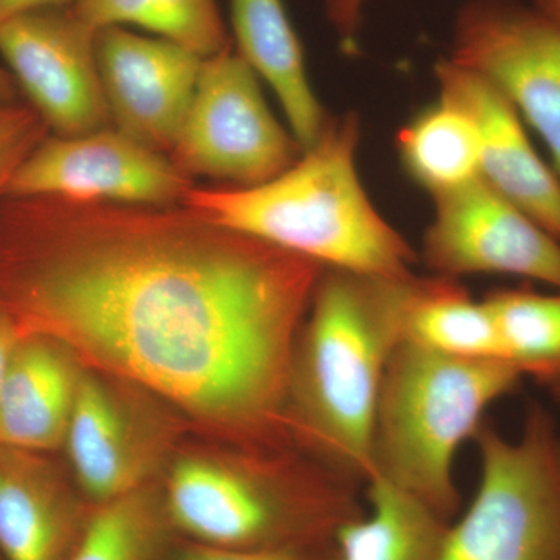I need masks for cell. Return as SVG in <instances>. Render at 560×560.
<instances>
[{"label": "cell", "instance_id": "obj_1", "mask_svg": "<svg viewBox=\"0 0 560 560\" xmlns=\"http://www.w3.org/2000/svg\"><path fill=\"white\" fill-rule=\"evenodd\" d=\"M10 200L0 301L22 334L243 447L289 444L291 353L324 268L184 206Z\"/></svg>", "mask_w": 560, "mask_h": 560}, {"label": "cell", "instance_id": "obj_2", "mask_svg": "<svg viewBox=\"0 0 560 560\" xmlns=\"http://www.w3.org/2000/svg\"><path fill=\"white\" fill-rule=\"evenodd\" d=\"M416 282L324 268L291 353L290 440L361 486L374 474L375 411Z\"/></svg>", "mask_w": 560, "mask_h": 560}, {"label": "cell", "instance_id": "obj_3", "mask_svg": "<svg viewBox=\"0 0 560 560\" xmlns=\"http://www.w3.org/2000/svg\"><path fill=\"white\" fill-rule=\"evenodd\" d=\"M355 113L327 120L285 172L253 187H197L183 206L320 268L408 279L418 253L378 212L357 172Z\"/></svg>", "mask_w": 560, "mask_h": 560}, {"label": "cell", "instance_id": "obj_4", "mask_svg": "<svg viewBox=\"0 0 560 560\" xmlns=\"http://www.w3.org/2000/svg\"><path fill=\"white\" fill-rule=\"evenodd\" d=\"M282 448L173 463L162 497L175 533L202 547L264 550L334 540L364 514L359 482Z\"/></svg>", "mask_w": 560, "mask_h": 560}, {"label": "cell", "instance_id": "obj_5", "mask_svg": "<svg viewBox=\"0 0 560 560\" xmlns=\"http://www.w3.org/2000/svg\"><path fill=\"white\" fill-rule=\"evenodd\" d=\"M522 377L506 360L459 359L401 341L375 411L372 478L451 521L459 510L456 453L475 440L490 405L517 388Z\"/></svg>", "mask_w": 560, "mask_h": 560}, {"label": "cell", "instance_id": "obj_6", "mask_svg": "<svg viewBox=\"0 0 560 560\" xmlns=\"http://www.w3.org/2000/svg\"><path fill=\"white\" fill-rule=\"evenodd\" d=\"M477 495L448 525L441 560H560V464L555 420L540 405L521 436L478 431Z\"/></svg>", "mask_w": 560, "mask_h": 560}, {"label": "cell", "instance_id": "obj_7", "mask_svg": "<svg viewBox=\"0 0 560 560\" xmlns=\"http://www.w3.org/2000/svg\"><path fill=\"white\" fill-rule=\"evenodd\" d=\"M259 80L232 44L205 58L168 154L184 175L253 187L276 178L301 156L300 142L271 113Z\"/></svg>", "mask_w": 560, "mask_h": 560}, {"label": "cell", "instance_id": "obj_8", "mask_svg": "<svg viewBox=\"0 0 560 560\" xmlns=\"http://www.w3.org/2000/svg\"><path fill=\"white\" fill-rule=\"evenodd\" d=\"M448 58L504 95L560 176V22L521 0H469L456 14Z\"/></svg>", "mask_w": 560, "mask_h": 560}, {"label": "cell", "instance_id": "obj_9", "mask_svg": "<svg viewBox=\"0 0 560 560\" xmlns=\"http://www.w3.org/2000/svg\"><path fill=\"white\" fill-rule=\"evenodd\" d=\"M191 187L194 179L171 158L108 127L44 139L11 176L3 197L176 208Z\"/></svg>", "mask_w": 560, "mask_h": 560}, {"label": "cell", "instance_id": "obj_10", "mask_svg": "<svg viewBox=\"0 0 560 560\" xmlns=\"http://www.w3.org/2000/svg\"><path fill=\"white\" fill-rule=\"evenodd\" d=\"M431 197L420 256L433 276H517L560 290V241L481 176Z\"/></svg>", "mask_w": 560, "mask_h": 560}, {"label": "cell", "instance_id": "obj_11", "mask_svg": "<svg viewBox=\"0 0 560 560\" xmlns=\"http://www.w3.org/2000/svg\"><path fill=\"white\" fill-rule=\"evenodd\" d=\"M139 389L92 368L81 372L62 447L91 504L151 485L167 456V427Z\"/></svg>", "mask_w": 560, "mask_h": 560}, {"label": "cell", "instance_id": "obj_12", "mask_svg": "<svg viewBox=\"0 0 560 560\" xmlns=\"http://www.w3.org/2000/svg\"><path fill=\"white\" fill-rule=\"evenodd\" d=\"M95 43L97 32L69 7L33 11L0 28L10 75L55 136L110 127Z\"/></svg>", "mask_w": 560, "mask_h": 560}, {"label": "cell", "instance_id": "obj_13", "mask_svg": "<svg viewBox=\"0 0 560 560\" xmlns=\"http://www.w3.org/2000/svg\"><path fill=\"white\" fill-rule=\"evenodd\" d=\"M95 50L110 127L168 156L205 58L172 40L127 27L98 31Z\"/></svg>", "mask_w": 560, "mask_h": 560}, {"label": "cell", "instance_id": "obj_14", "mask_svg": "<svg viewBox=\"0 0 560 560\" xmlns=\"http://www.w3.org/2000/svg\"><path fill=\"white\" fill-rule=\"evenodd\" d=\"M440 101L470 117L480 136V176L560 241V176L539 156L523 119L488 80L451 58L434 68Z\"/></svg>", "mask_w": 560, "mask_h": 560}, {"label": "cell", "instance_id": "obj_15", "mask_svg": "<svg viewBox=\"0 0 560 560\" xmlns=\"http://www.w3.org/2000/svg\"><path fill=\"white\" fill-rule=\"evenodd\" d=\"M92 506L40 453L0 444V555L69 560Z\"/></svg>", "mask_w": 560, "mask_h": 560}, {"label": "cell", "instance_id": "obj_16", "mask_svg": "<svg viewBox=\"0 0 560 560\" xmlns=\"http://www.w3.org/2000/svg\"><path fill=\"white\" fill-rule=\"evenodd\" d=\"M83 370L65 342L22 334L0 388V444L36 453L62 447Z\"/></svg>", "mask_w": 560, "mask_h": 560}, {"label": "cell", "instance_id": "obj_17", "mask_svg": "<svg viewBox=\"0 0 560 560\" xmlns=\"http://www.w3.org/2000/svg\"><path fill=\"white\" fill-rule=\"evenodd\" d=\"M234 50L275 91L289 130L308 149L329 117L313 91L304 47L283 0H231Z\"/></svg>", "mask_w": 560, "mask_h": 560}, {"label": "cell", "instance_id": "obj_18", "mask_svg": "<svg viewBox=\"0 0 560 560\" xmlns=\"http://www.w3.org/2000/svg\"><path fill=\"white\" fill-rule=\"evenodd\" d=\"M366 495L370 511L335 534L340 560H441L451 521L382 478Z\"/></svg>", "mask_w": 560, "mask_h": 560}, {"label": "cell", "instance_id": "obj_19", "mask_svg": "<svg viewBox=\"0 0 560 560\" xmlns=\"http://www.w3.org/2000/svg\"><path fill=\"white\" fill-rule=\"evenodd\" d=\"M405 340L459 359L504 360L485 300L475 301L458 280L438 276L418 278L405 319Z\"/></svg>", "mask_w": 560, "mask_h": 560}, {"label": "cell", "instance_id": "obj_20", "mask_svg": "<svg viewBox=\"0 0 560 560\" xmlns=\"http://www.w3.org/2000/svg\"><path fill=\"white\" fill-rule=\"evenodd\" d=\"M401 165L430 195L480 176V136L463 110L440 101L423 109L397 136Z\"/></svg>", "mask_w": 560, "mask_h": 560}, {"label": "cell", "instance_id": "obj_21", "mask_svg": "<svg viewBox=\"0 0 560 560\" xmlns=\"http://www.w3.org/2000/svg\"><path fill=\"white\" fill-rule=\"evenodd\" d=\"M173 529L156 482L94 504L69 560H175Z\"/></svg>", "mask_w": 560, "mask_h": 560}, {"label": "cell", "instance_id": "obj_22", "mask_svg": "<svg viewBox=\"0 0 560 560\" xmlns=\"http://www.w3.org/2000/svg\"><path fill=\"white\" fill-rule=\"evenodd\" d=\"M69 9L95 32L132 25L201 58L232 44L217 0H73Z\"/></svg>", "mask_w": 560, "mask_h": 560}, {"label": "cell", "instance_id": "obj_23", "mask_svg": "<svg viewBox=\"0 0 560 560\" xmlns=\"http://www.w3.org/2000/svg\"><path fill=\"white\" fill-rule=\"evenodd\" d=\"M504 360L522 375L550 385L560 383V293L529 289L497 290L485 298Z\"/></svg>", "mask_w": 560, "mask_h": 560}, {"label": "cell", "instance_id": "obj_24", "mask_svg": "<svg viewBox=\"0 0 560 560\" xmlns=\"http://www.w3.org/2000/svg\"><path fill=\"white\" fill-rule=\"evenodd\" d=\"M47 131L35 109L16 103L0 105V197L22 162L47 138Z\"/></svg>", "mask_w": 560, "mask_h": 560}, {"label": "cell", "instance_id": "obj_25", "mask_svg": "<svg viewBox=\"0 0 560 560\" xmlns=\"http://www.w3.org/2000/svg\"><path fill=\"white\" fill-rule=\"evenodd\" d=\"M175 560H340V556L334 540L264 550H220L184 541L176 548Z\"/></svg>", "mask_w": 560, "mask_h": 560}, {"label": "cell", "instance_id": "obj_26", "mask_svg": "<svg viewBox=\"0 0 560 560\" xmlns=\"http://www.w3.org/2000/svg\"><path fill=\"white\" fill-rule=\"evenodd\" d=\"M366 2L368 0H324L327 21L346 49L355 46Z\"/></svg>", "mask_w": 560, "mask_h": 560}, {"label": "cell", "instance_id": "obj_27", "mask_svg": "<svg viewBox=\"0 0 560 560\" xmlns=\"http://www.w3.org/2000/svg\"><path fill=\"white\" fill-rule=\"evenodd\" d=\"M22 331L7 305L0 301V388Z\"/></svg>", "mask_w": 560, "mask_h": 560}, {"label": "cell", "instance_id": "obj_28", "mask_svg": "<svg viewBox=\"0 0 560 560\" xmlns=\"http://www.w3.org/2000/svg\"><path fill=\"white\" fill-rule=\"evenodd\" d=\"M73 0H0V28L33 11L68 9Z\"/></svg>", "mask_w": 560, "mask_h": 560}, {"label": "cell", "instance_id": "obj_29", "mask_svg": "<svg viewBox=\"0 0 560 560\" xmlns=\"http://www.w3.org/2000/svg\"><path fill=\"white\" fill-rule=\"evenodd\" d=\"M16 98V81L7 72L5 69L0 68V105H10Z\"/></svg>", "mask_w": 560, "mask_h": 560}, {"label": "cell", "instance_id": "obj_30", "mask_svg": "<svg viewBox=\"0 0 560 560\" xmlns=\"http://www.w3.org/2000/svg\"><path fill=\"white\" fill-rule=\"evenodd\" d=\"M534 5L552 20L560 22V0H534Z\"/></svg>", "mask_w": 560, "mask_h": 560}, {"label": "cell", "instance_id": "obj_31", "mask_svg": "<svg viewBox=\"0 0 560 560\" xmlns=\"http://www.w3.org/2000/svg\"><path fill=\"white\" fill-rule=\"evenodd\" d=\"M552 393H555L556 399L560 401V383L558 385L552 386Z\"/></svg>", "mask_w": 560, "mask_h": 560}, {"label": "cell", "instance_id": "obj_32", "mask_svg": "<svg viewBox=\"0 0 560 560\" xmlns=\"http://www.w3.org/2000/svg\"><path fill=\"white\" fill-rule=\"evenodd\" d=\"M559 464H560V442H559Z\"/></svg>", "mask_w": 560, "mask_h": 560}, {"label": "cell", "instance_id": "obj_33", "mask_svg": "<svg viewBox=\"0 0 560 560\" xmlns=\"http://www.w3.org/2000/svg\"><path fill=\"white\" fill-rule=\"evenodd\" d=\"M0 560H5V559L2 558V555H0Z\"/></svg>", "mask_w": 560, "mask_h": 560}]
</instances>
